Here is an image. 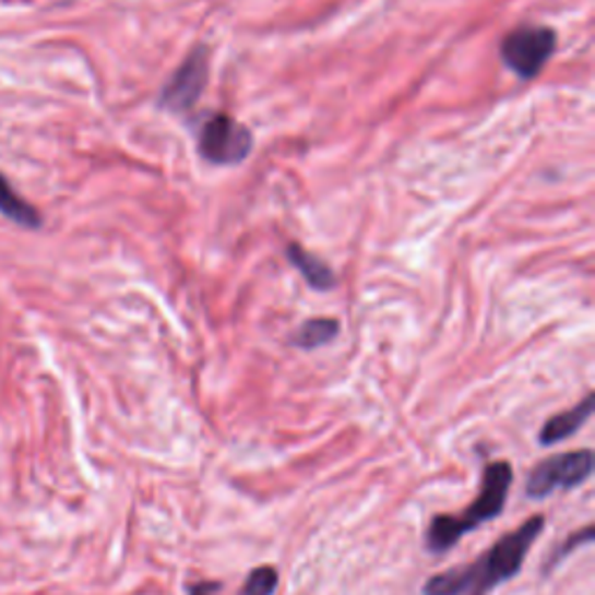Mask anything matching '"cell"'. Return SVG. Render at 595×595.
<instances>
[{"label": "cell", "instance_id": "obj_1", "mask_svg": "<svg viewBox=\"0 0 595 595\" xmlns=\"http://www.w3.org/2000/svg\"><path fill=\"white\" fill-rule=\"evenodd\" d=\"M545 526V514L528 516L519 528L496 539V545L477 556L473 563L428 576L421 586V595H489L521 572L528 551L533 549L535 539L543 535Z\"/></svg>", "mask_w": 595, "mask_h": 595}, {"label": "cell", "instance_id": "obj_2", "mask_svg": "<svg viewBox=\"0 0 595 595\" xmlns=\"http://www.w3.org/2000/svg\"><path fill=\"white\" fill-rule=\"evenodd\" d=\"M514 481V471L510 461H493L484 467L479 493L471 502V508L459 514H436L424 535L426 551L442 556L452 551L461 537L477 531L479 526L489 524L504 512L508 496Z\"/></svg>", "mask_w": 595, "mask_h": 595}, {"label": "cell", "instance_id": "obj_3", "mask_svg": "<svg viewBox=\"0 0 595 595\" xmlns=\"http://www.w3.org/2000/svg\"><path fill=\"white\" fill-rule=\"evenodd\" d=\"M595 467L593 449L554 454L539 461L526 479V496L533 500L549 498L556 491H570L591 479Z\"/></svg>", "mask_w": 595, "mask_h": 595}, {"label": "cell", "instance_id": "obj_4", "mask_svg": "<svg viewBox=\"0 0 595 595\" xmlns=\"http://www.w3.org/2000/svg\"><path fill=\"white\" fill-rule=\"evenodd\" d=\"M254 147L247 126L228 115H212L198 133V152L212 166H238Z\"/></svg>", "mask_w": 595, "mask_h": 595}, {"label": "cell", "instance_id": "obj_5", "mask_svg": "<svg viewBox=\"0 0 595 595\" xmlns=\"http://www.w3.org/2000/svg\"><path fill=\"white\" fill-rule=\"evenodd\" d=\"M556 51V33L547 26H519L500 43V59L521 80H533Z\"/></svg>", "mask_w": 595, "mask_h": 595}, {"label": "cell", "instance_id": "obj_6", "mask_svg": "<svg viewBox=\"0 0 595 595\" xmlns=\"http://www.w3.org/2000/svg\"><path fill=\"white\" fill-rule=\"evenodd\" d=\"M207 72V49L195 47L185 59V63L177 68L175 75L166 82L164 92L158 96V105L168 112H187L203 96Z\"/></svg>", "mask_w": 595, "mask_h": 595}, {"label": "cell", "instance_id": "obj_7", "mask_svg": "<svg viewBox=\"0 0 595 595\" xmlns=\"http://www.w3.org/2000/svg\"><path fill=\"white\" fill-rule=\"evenodd\" d=\"M593 393H586L582 403H576L574 407L561 412V414H554V417H549L543 426V430H539V438L537 442L543 447H554L558 442H563L568 438H572L574 432H580L584 428V424L591 419L593 414Z\"/></svg>", "mask_w": 595, "mask_h": 595}, {"label": "cell", "instance_id": "obj_8", "mask_svg": "<svg viewBox=\"0 0 595 595\" xmlns=\"http://www.w3.org/2000/svg\"><path fill=\"white\" fill-rule=\"evenodd\" d=\"M0 214L16 226L38 230L43 226V214L38 207H33L28 201L16 193L5 175H0Z\"/></svg>", "mask_w": 595, "mask_h": 595}, {"label": "cell", "instance_id": "obj_9", "mask_svg": "<svg viewBox=\"0 0 595 595\" xmlns=\"http://www.w3.org/2000/svg\"><path fill=\"white\" fill-rule=\"evenodd\" d=\"M286 257L312 288H319V291H329V288L335 286L333 270L326 263H323L319 257L310 254V251L305 247H300L296 242L288 245L286 247Z\"/></svg>", "mask_w": 595, "mask_h": 595}, {"label": "cell", "instance_id": "obj_10", "mask_svg": "<svg viewBox=\"0 0 595 595\" xmlns=\"http://www.w3.org/2000/svg\"><path fill=\"white\" fill-rule=\"evenodd\" d=\"M340 333V323L335 319H310L291 335V345L300 349H317L329 345Z\"/></svg>", "mask_w": 595, "mask_h": 595}, {"label": "cell", "instance_id": "obj_11", "mask_svg": "<svg viewBox=\"0 0 595 595\" xmlns=\"http://www.w3.org/2000/svg\"><path fill=\"white\" fill-rule=\"evenodd\" d=\"M279 586V572L273 566H259L247 574L245 586L238 595H275Z\"/></svg>", "mask_w": 595, "mask_h": 595}, {"label": "cell", "instance_id": "obj_12", "mask_svg": "<svg viewBox=\"0 0 595 595\" xmlns=\"http://www.w3.org/2000/svg\"><path fill=\"white\" fill-rule=\"evenodd\" d=\"M591 543H593V526H591V524H586V526L580 528V531L570 533V535L566 537V543L551 551L549 561H547V566H545V572L549 574L558 563L563 561V558H566L568 554H572L574 549H580V547H586V545H591Z\"/></svg>", "mask_w": 595, "mask_h": 595}, {"label": "cell", "instance_id": "obj_13", "mask_svg": "<svg viewBox=\"0 0 595 595\" xmlns=\"http://www.w3.org/2000/svg\"><path fill=\"white\" fill-rule=\"evenodd\" d=\"M222 582L214 580H201V582H191L187 584V595H219Z\"/></svg>", "mask_w": 595, "mask_h": 595}]
</instances>
